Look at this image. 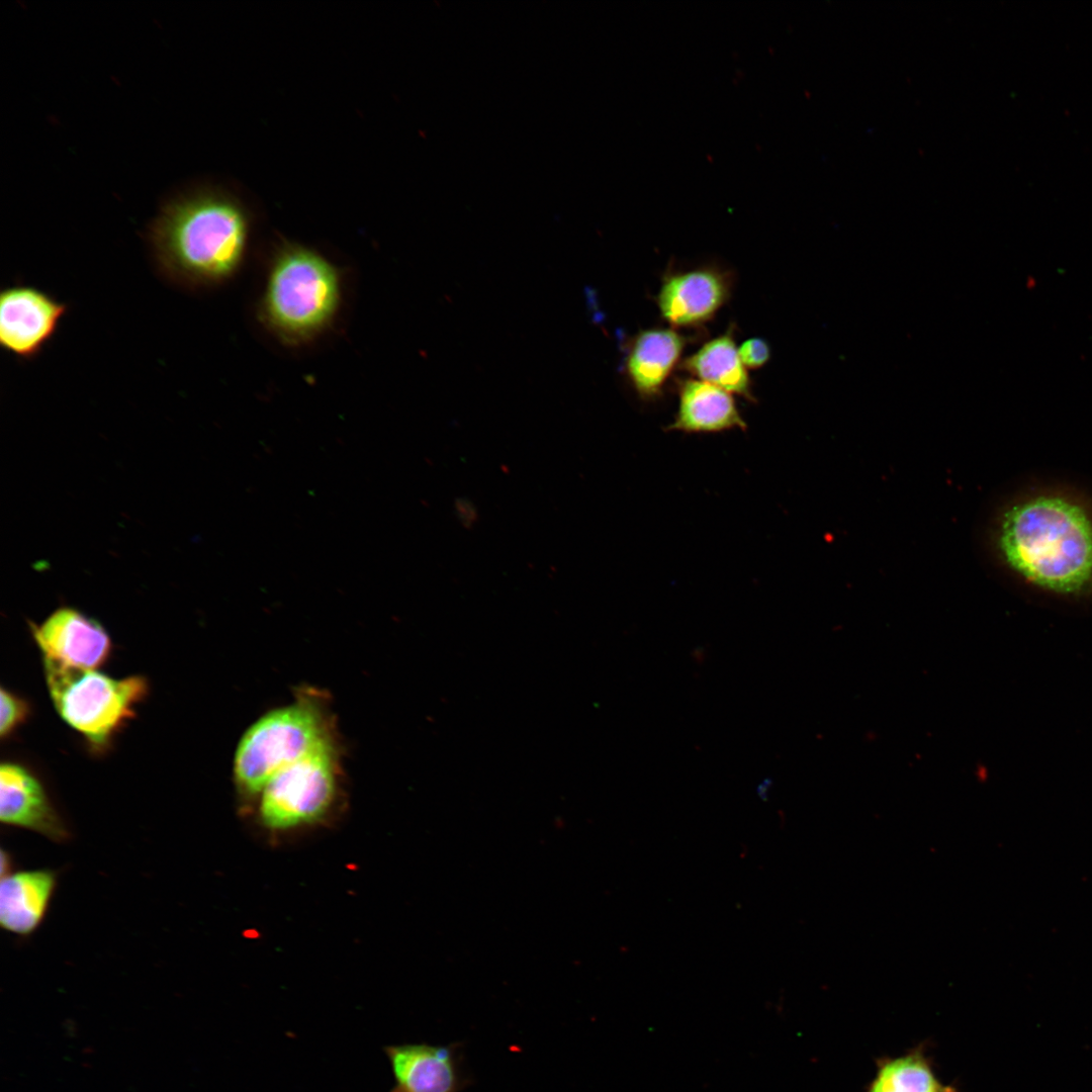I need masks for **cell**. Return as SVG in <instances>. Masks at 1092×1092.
Returning a JSON list of instances; mask_svg holds the SVG:
<instances>
[{
    "mask_svg": "<svg viewBox=\"0 0 1092 1092\" xmlns=\"http://www.w3.org/2000/svg\"><path fill=\"white\" fill-rule=\"evenodd\" d=\"M248 222L228 195L199 189L165 203L149 228L148 239L160 273L184 288L225 281L239 268Z\"/></svg>",
    "mask_w": 1092,
    "mask_h": 1092,
    "instance_id": "7a4b0ae2",
    "label": "cell"
},
{
    "mask_svg": "<svg viewBox=\"0 0 1092 1092\" xmlns=\"http://www.w3.org/2000/svg\"><path fill=\"white\" fill-rule=\"evenodd\" d=\"M697 377L728 392L753 400L750 380L731 331L704 344L681 363Z\"/></svg>",
    "mask_w": 1092,
    "mask_h": 1092,
    "instance_id": "9a60e30c",
    "label": "cell"
},
{
    "mask_svg": "<svg viewBox=\"0 0 1092 1092\" xmlns=\"http://www.w3.org/2000/svg\"><path fill=\"white\" fill-rule=\"evenodd\" d=\"M68 305L33 286L16 284L0 293V345L22 360L35 358L55 336Z\"/></svg>",
    "mask_w": 1092,
    "mask_h": 1092,
    "instance_id": "52a82bcc",
    "label": "cell"
},
{
    "mask_svg": "<svg viewBox=\"0 0 1092 1092\" xmlns=\"http://www.w3.org/2000/svg\"><path fill=\"white\" fill-rule=\"evenodd\" d=\"M770 786L771 780L767 778L757 787V794L762 800L767 799V793Z\"/></svg>",
    "mask_w": 1092,
    "mask_h": 1092,
    "instance_id": "ffe728a7",
    "label": "cell"
},
{
    "mask_svg": "<svg viewBox=\"0 0 1092 1092\" xmlns=\"http://www.w3.org/2000/svg\"><path fill=\"white\" fill-rule=\"evenodd\" d=\"M728 276L716 269L700 268L667 276L656 301L662 317L675 327L702 324L728 298Z\"/></svg>",
    "mask_w": 1092,
    "mask_h": 1092,
    "instance_id": "8fae6325",
    "label": "cell"
},
{
    "mask_svg": "<svg viewBox=\"0 0 1092 1092\" xmlns=\"http://www.w3.org/2000/svg\"><path fill=\"white\" fill-rule=\"evenodd\" d=\"M56 887L49 870L9 873L1 878L0 924L3 929L27 935L42 921Z\"/></svg>",
    "mask_w": 1092,
    "mask_h": 1092,
    "instance_id": "7c38bea8",
    "label": "cell"
},
{
    "mask_svg": "<svg viewBox=\"0 0 1092 1092\" xmlns=\"http://www.w3.org/2000/svg\"><path fill=\"white\" fill-rule=\"evenodd\" d=\"M339 300L336 269L313 251L288 247L272 265L262 309L278 335L300 341L314 336L331 322Z\"/></svg>",
    "mask_w": 1092,
    "mask_h": 1092,
    "instance_id": "5b68a950",
    "label": "cell"
},
{
    "mask_svg": "<svg viewBox=\"0 0 1092 1092\" xmlns=\"http://www.w3.org/2000/svg\"><path fill=\"white\" fill-rule=\"evenodd\" d=\"M332 736L321 697L299 692L292 703L264 714L244 732L234 757L236 787L244 795L260 794L278 771Z\"/></svg>",
    "mask_w": 1092,
    "mask_h": 1092,
    "instance_id": "3957f363",
    "label": "cell"
},
{
    "mask_svg": "<svg viewBox=\"0 0 1092 1092\" xmlns=\"http://www.w3.org/2000/svg\"><path fill=\"white\" fill-rule=\"evenodd\" d=\"M738 354L746 368L755 369L763 366L768 361L770 350L764 340L751 338L740 345Z\"/></svg>",
    "mask_w": 1092,
    "mask_h": 1092,
    "instance_id": "ac0fdd59",
    "label": "cell"
},
{
    "mask_svg": "<svg viewBox=\"0 0 1092 1092\" xmlns=\"http://www.w3.org/2000/svg\"><path fill=\"white\" fill-rule=\"evenodd\" d=\"M686 338L671 329H654L638 334L626 360L633 387L643 398H653L677 363Z\"/></svg>",
    "mask_w": 1092,
    "mask_h": 1092,
    "instance_id": "5bb4252c",
    "label": "cell"
},
{
    "mask_svg": "<svg viewBox=\"0 0 1092 1092\" xmlns=\"http://www.w3.org/2000/svg\"><path fill=\"white\" fill-rule=\"evenodd\" d=\"M869 1092H945L927 1062L909 1054L885 1062Z\"/></svg>",
    "mask_w": 1092,
    "mask_h": 1092,
    "instance_id": "2e32d148",
    "label": "cell"
},
{
    "mask_svg": "<svg viewBox=\"0 0 1092 1092\" xmlns=\"http://www.w3.org/2000/svg\"><path fill=\"white\" fill-rule=\"evenodd\" d=\"M456 511L462 524L470 526L476 519V511L471 503L461 499L456 503Z\"/></svg>",
    "mask_w": 1092,
    "mask_h": 1092,
    "instance_id": "d6986e66",
    "label": "cell"
},
{
    "mask_svg": "<svg viewBox=\"0 0 1092 1092\" xmlns=\"http://www.w3.org/2000/svg\"><path fill=\"white\" fill-rule=\"evenodd\" d=\"M338 768L332 739L278 771L260 793L264 824L287 829L322 817L334 800Z\"/></svg>",
    "mask_w": 1092,
    "mask_h": 1092,
    "instance_id": "8992f818",
    "label": "cell"
},
{
    "mask_svg": "<svg viewBox=\"0 0 1092 1092\" xmlns=\"http://www.w3.org/2000/svg\"><path fill=\"white\" fill-rule=\"evenodd\" d=\"M1005 564L1029 584L1063 597L1092 590V518L1079 503L1038 494L1011 505L999 523Z\"/></svg>",
    "mask_w": 1092,
    "mask_h": 1092,
    "instance_id": "6da1fadb",
    "label": "cell"
},
{
    "mask_svg": "<svg viewBox=\"0 0 1092 1092\" xmlns=\"http://www.w3.org/2000/svg\"><path fill=\"white\" fill-rule=\"evenodd\" d=\"M0 735L2 739L10 737L29 718L31 708L22 697L0 689Z\"/></svg>",
    "mask_w": 1092,
    "mask_h": 1092,
    "instance_id": "e0dca14e",
    "label": "cell"
},
{
    "mask_svg": "<svg viewBox=\"0 0 1092 1092\" xmlns=\"http://www.w3.org/2000/svg\"><path fill=\"white\" fill-rule=\"evenodd\" d=\"M42 662L57 713L96 753L111 745L149 694V682L143 675L115 678L49 658H42Z\"/></svg>",
    "mask_w": 1092,
    "mask_h": 1092,
    "instance_id": "277c9868",
    "label": "cell"
},
{
    "mask_svg": "<svg viewBox=\"0 0 1092 1092\" xmlns=\"http://www.w3.org/2000/svg\"><path fill=\"white\" fill-rule=\"evenodd\" d=\"M30 631L42 658L70 666L96 669L111 654L112 642L106 630L73 608H59L40 624L30 623Z\"/></svg>",
    "mask_w": 1092,
    "mask_h": 1092,
    "instance_id": "ba28073f",
    "label": "cell"
},
{
    "mask_svg": "<svg viewBox=\"0 0 1092 1092\" xmlns=\"http://www.w3.org/2000/svg\"><path fill=\"white\" fill-rule=\"evenodd\" d=\"M460 1049V1043L386 1046L395 1079L390 1092H460L468 1084Z\"/></svg>",
    "mask_w": 1092,
    "mask_h": 1092,
    "instance_id": "9c48e42d",
    "label": "cell"
},
{
    "mask_svg": "<svg viewBox=\"0 0 1092 1092\" xmlns=\"http://www.w3.org/2000/svg\"><path fill=\"white\" fill-rule=\"evenodd\" d=\"M678 410L668 430L715 433L746 429L732 394L718 386L699 379H685L678 383Z\"/></svg>",
    "mask_w": 1092,
    "mask_h": 1092,
    "instance_id": "4fadbf2b",
    "label": "cell"
},
{
    "mask_svg": "<svg viewBox=\"0 0 1092 1092\" xmlns=\"http://www.w3.org/2000/svg\"><path fill=\"white\" fill-rule=\"evenodd\" d=\"M0 820L57 842L70 836L38 778L14 761H3L0 766Z\"/></svg>",
    "mask_w": 1092,
    "mask_h": 1092,
    "instance_id": "30bf717a",
    "label": "cell"
}]
</instances>
